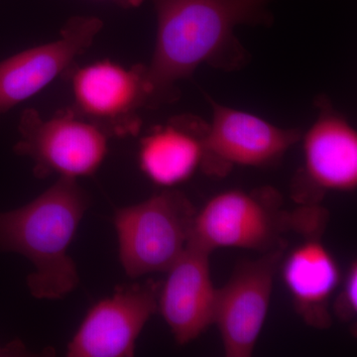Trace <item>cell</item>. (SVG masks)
Wrapping results in <instances>:
<instances>
[{
	"label": "cell",
	"mask_w": 357,
	"mask_h": 357,
	"mask_svg": "<svg viewBox=\"0 0 357 357\" xmlns=\"http://www.w3.org/2000/svg\"><path fill=\"white\" fill-rule=\"evenodd\" d=\"M157 16L151 63L145 66L147 107L174 98L176 83L199 66L236 69L244 49L234 36L239 25L266 24L274 0H150Z\"/></svg>",
	"instance_id": "1"
},
{
	"label": "cell",
	"mask_w": 357,
	"mask_h": 357,
	"mask_svg": "<svg viewBox=\"0 0 357 357\" xmlns=\"http://www.w3.org/2000/svg\"><path fill=\"white\" fill-rule=\"evenodd\" d=\"M89 206V195L77 178H59L29 204L0 213V251L32 263L27 286L36 299H62L79 285L68 250Z\"/></svg>",
	"instance_id": "2"
},
{
	"label": "cell",
	"mask_w": 357,
	"mask_h": 357,
	"mask_svg": "<svg viewBox=\"0 0 357 357\" xmlns=\"http://www.w3.org/2000/svg\"><path fill=\"white\" fill-rule=\"evenodd\" d=\"M276 189L220 192L197 211L190 243L211 253L236 248L264 253L285 250L289 232L304 237L319 236L328 225V213L317 204L289 211Z\"/></svg>",
	"instance_id": "3"
},
{
	"label": "cell",
	"mask_w": 357,
	"mask_h": 357,
	"mask_svg": "<svg viewBox=\"0 0 357 357\" xmlns=\"http://www.w3.org/2000/svg\"><path fill=\"white\" fill-rule=\"evenodd\" d=\"M196 213L192 202L174 190L117 211L114 222L126 275L168 271L189 243Z\"/></svg>",
	"instance_id": "4"
},
{
	"label": "cell",
	"mask_w": 357,
	"mask_h": 357,
	"mask_svg": "<svg viewBox=\"0 0 357 357\" xmlns=\"http://www.w3.org/2000/svg\"><path fill=\"white\" fill-rule=\"evenodd\" d=\"M16 154L34 162L36 177L57 174L77 178L93 175L109 151L110 136L100 126L67 109L44 119L36 109L23 112Z\"/></svg>",
	"instance_id": "5"
},
{
	"label": "cell",
	"mask_w": 357,
	"mask_h": 357,
	"mask_svg": "<svg viewBox=\"0 0 357 357\" xmlns=\"http://www.w3.org/2000/svg\"><path fill=\"white\" fill-rule=\"evenodd\" d=\"M70 74L75 112L100 126L112 136L138 132V109L147 107L145 66H124L109 60L82 68Z\"/></svg>",
	"instance_id": "6"
},
{
	"label": "cell",
	"mask_w": 357,
	"mask_h": 357,
	"mask_svg": "<svg viewBox=\"0 0 357 357\" xmlns=\"http://www.w3.org/2000/svg\"><path fill=\"white\" fill-rule=\"evenodd\" d=\"M284 250L243 260L222 288L218 289L215 321L227 357L252 356L266 321L274 278Z\"/></svg>",
	"instance_id": "7"
},
{
	"label": "cell",
	"mask_w": 357,
	"mask_h": 357,
	"mask_svg": "<svg viewBox=\"0 0 357 357\" xmlns=\"http://www.w3.org/2000/svg\"><path fill=\"white\" fill-rule=\"evenodd\" d=\"M158 284L115 289L91 307L67 347L69 357H130L136 340L158 310Z\"/></svg>",
	"instance_id": "8"
},
{
	"label": "cell",
	"mask_w": 357,
	"mask_h": 357,
	"mask_svg": "<svg viewBox=\"0 0 357 357\" xmlns=\"http://www.w3.org/2000/svg\"><path fill=\"white\" fill-rule=\"evenodd\" d=\"M103 22L93 16L70 18L60 37L0 61V119L67 74L76 59L93 45Z\"/></svg>",
	"instance_id": "9"
},
{
	"label": "cell",
	"mask_w": 357,
	"mask_h": 357,
	"mask_svg": "<svg viewBox=\"0 0 357 357\" xmlns=\"http://www.w3.org/2000/svg\"><path fill=\"white\" fill-rule=\"evenodd\" d=\"M213 121L206 136L204 167L210 173L234 165L267 167L280 161L302 137L298 129L281 128L249 112L225 107L208 98Z\"/></svg>",
	"instance_id": "10"
},
{
	"label": "cell",
	"mask_w": 357,
	"mask_h": 357,
	"mask_svg": "<svg viewBox=\"0 0 357 357\" xmlns=\"http://www.w3.org/2000/svg\"><path fill=\"white\" fill-rule=\"evenodd\" d=\"M210 255L189 241L160 291L158 309L180 345L198 338L215 321L218 289L211 281Z\"/></svg>",
	"instance_id": "11"
},
{
	"label": "cell",
	"mask_w": 357,
	"mask_h": 357,
	"mask_svg": "<svg viewBox=\"0 0 357 357\" xmlns=\"http://www.w3.org/2000/svg\"><path fill=\"white\" fill-rule=\"evenodd\" d=\"M304 136V177L319 194L352 192L357 187V134L344 115L321 105Z\"/></svg>",
	"instance_id": "12"
},
{
	"label": "cell",
	"mask_w": 357,
	"mask_h": 357,
	"mask_svg": "<svg viewBox=\"0 0 357 357\" xmlns=\"http://www.w3.org/2000/svg\"><path fill=\"white\" fill-rule=\"evenodd\" d=\"M321 237H305L280 266L297 314L311 328L326 330L332 326L330 300L340 287L342 272Z\"/></svg>",
	"instance_id": "13"
},
{
	"label": "cell",
	"mask_w": 357,
	"mask_h": 357,
	"mask_svg": "<svg viewBox=\"0 0 357 357\" xmlns=\"http://www.w3.org/2000/svg\"><path fill=\"white\" fill-rule=\"evenodd\" d=\"M208 126L195 117H174L142 138L138 151L141 171L154 184L173 188L203 167Z\"/></svg>",
	"instance_id": "14"
},
{
	"label": "cell",
	"mask_w": 357,
	"mask_h": 357,
	"mask_svg": "<svg viewBox=\"0 0 357 357\" xmlns=\"http://www.w3.org/2000/svg\"><path fill=\"white\" fill-rule=\"evenodd\" d=\"M342 287L333 303V311L342 323L352 324L357 314V263L352 261L347 268Z\"/></svg>",
	"instance_id": "15"
},
{
	"label": "cell",
	"mask_w": 357,
	"mask_h": 357,
	"mask_svg": "<svg viewBox=\"0 0 357 357\" xmlns=\"http://www.w3.org/2000/svg\"><path fill=\"white\" fill-rule=\"evenodd\" d=\"M114 1L128 2L129 4H133V3H135V2H138V0H114Z\"/></svg>",
	"instance_id": "16"
}]
</instances>
